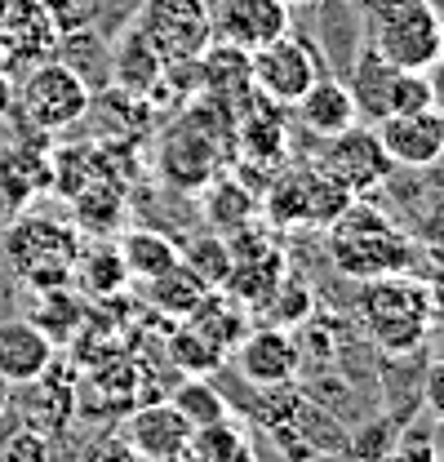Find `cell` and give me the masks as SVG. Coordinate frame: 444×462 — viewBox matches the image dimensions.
Returning <instances> with one entry per match:
<instances>
[{
  "instance_id": "603a6c76",
  "label": "cell",
  "mask_w": 444,
  "mask_h": 462,
  "mask_svg": "<svg viewBox=\"0 0 444 462\" xmlns=\"http://www.w3.org/2000/svg\"><path fill=\"white\" fill-rule=\"evenodd\" d=\"M71 205H76L80 236H111V227L125 218V196H120V182H111V178H94L89 187H80L71 196Z\"/></svg>"
},
{
  "instance_id": "d6a6232c",
  "label": "cell",
  "mask_w": 444,
  "mask_h": 462,
  "mask_svg": "<svg viewBox=\"0 0 444 462\" xmlns=\"http://www.w3.org/2000/svg\"><path fill=\"white\" fill-rule=\"evenodd\" d=\"M0 462H50V436L32 431V427H18L5 449H0Z\"/></svg>"
},
{
  "instance_id": "ab89813d",
  "label": "cell",
  "mask_w": 444,
  "mask_h": 462,
  "mask_svg": "<svg viewBox=\"0 0 444 462\" xmlns=\"http://www.w3.org/2000/svg\"><path fill=\"white\" fill-rule=\"evenodd\" d=\"M374 462H418V458H409L404 449H395V454H378V458H374Z\"/></svg>"
},
{
  "instance_id": "d6986e66",
  "label": "cell",
  "mask_w": 444,
  "mask_h": 462,
  "mask_svg": "<svg viewBox=\"0 0 444 462\" xmlns=\"http://www.w3.org/2000/svg\"><path fill=\"white\" fill-rule=\"evenodd\" d=\"M395 76H400V67H391L387 58L374 54V50H365V54L356 58L347 89H351V98H356V112L365 116L369 125H378V120H387L391 116V89H395Z\"/></svg>"
},
{
  "instance_id": "277c9868",
  "label": "cell",
  "mask_w": 444,
  "mask_h": 462,
  "mask_svg": "<svg viewBox=\"0 0 444 462\" xmlns=\"http://www.w3.org/2000/svg\"><path fill=\"white\" fill-rule=\"evenodd\" d=\"M369 50L400 71H427L444 54V18L431 0H369Z\"/></svg>"
},
{
  "instance_id": "2e32d148",
  "label": "cell",
  "mask_w": 444,
  "mask_h": 462,
  "mask_svg": "<svg viewBox=\"0 0 444 462\" xmlns=\"http://www.w3.org/2000/svg\"><path fill=\"white\" fill-rule=\"evenodd\" d=\"M293 112H298V125H302L307 134H316L320 143L333 138V134H342V129H351V125L360 120L347 80H333V76H316L311 89L293 103Z\"/></svg>"
},
{
  "instance_id": "1f68e13d",
  "label": "cell",
  "mask_w": 444,
  "mask_h": 462,
  "mask_svg": "<svg viewBox=\"0 0 444 462\" xmlns=\"http://www.w3.org/2000/svg\"><path fill=\"white\" fill-rule=\"evenodd\" d=\"M431 107V89H427V71H400L395 89H391V116L395 112H427Z\"/></svg>"
},
{
  "instance_id": "d4e9b609",
  "label": "cell",
  "mask_w": 444,
  "mask_h": 462,
  "mask_svg": "<svg viewBox=\"0 0 444 462\" xmlns=\"http://www.w3.org/2000/svg\"><path fill=\"white\" fill-rule=\"evenodd\" d=\"M205 209H209V223L218 236L249 227L254 223V191L231 182V178H209V196H205Z\"/></svg>"
},
{
  "instance_id": "7bdbcfd3",
  "label": "cell",
  "mask_w": 444,
  "mask_h": 462,
  "mask_svg": "<svg viewBox=\"0 0 444 462\" xmlns=\"http://www.w3.org/2000/svg\"><path fill=\"white\" fill-rule=\"evenodd\" d=\"M427 462H440V458H427Z\"/></svg>"
},
{
  "instance_id": "4dcf8cb0",
  "label": "cell",
  "mask_w": 444,
  "mask_h": 462,
  "mask_svg": "<svg viewBox=\"0 0 444 462\" xmlns=\"http://www.w3.org/2000/svg\"><path fill=\"white\" fill-rule=\"evenodd\" d=\"M173 365H182L187 374H209L222 365V351L214 343H205L191 325H182V334H173Z\"/></svg>"
},
{
  "instance_id": "30bf717a",
  "label": "cell",
  "mask_w": 444,
  "mask_h": 462,
  "mask_svg": "<svg viewBox=\"0 0 444 462\" xmlns=\"http://www.w3.org/2000/svg\"><path fill=\"white\" fill-rule=\"evenodd\" d=\"M316 165L329 173V178H338L351 196H369V191H378L391 173H395L391 156L383 152V143H378V134L365 129V125H351V129H342V134L325 138V152H320Z\"/></svg>"
},
{
  "instance_id": "f1b7e54d",
  "label": "cell",
  "mask_w": 444,
  "mask_h": 462,
  "mask_svg": "<svg viewBox=\"0 0 444 462\" xmlns=\"http://www.w3.org/2000/svg\"><path fill=\"white\" fill-rule=\"evenodd\" d=\"M258 311L267 316V325H280V329L302 325V320H307V311H311V293L298 285V281H280V285L267 293V302H263Z\"/></svg>"
},
{
  "instance_id": "cb8c5ba5",
  "label": "cell",
  "mask_w": 444,
  "mask_h": 462,
  "mask_svg": "<svg viewBox=\"0 0 444 462\" xmlns=\"http://www.w3.org/2000/svg\"><path fill=\"white\" fill-rule=\"evenodd\" d=\"M120 258H125V272H129V281H152V276H161V272H169L173 263H178V245L169 240V236H161V231H129L120 245Z\"/></svg>"
},
{
  "instance_id": "836d02e7",
  "label": "cell",
  "mask_w": 444,
  "mask_h": 462,
  "mask_svg": "<svg viewBox=\"0 0 444 462\" xmlns=\"http://www.w3.org/2000/svg\"><path fill=\"white\" fill-rule=\"evenodd\" d=\"M422 404L431 409V418H444V360L431 365L422 378Z\"/></svg>"
},
{
  "instance_id": "ac0fdd59",
  "label": "cell",
  "mask_w": 444,
  "mask_h": 462,
  "mask_svg": "<svg viewBox=\"0 0 444 462\" xmlns=\"http://www.w3.org/2000/svg\"><path fill=\"white\" fill-rule=\"evenodd\" d=\"M14 409H18L23 427H32V431H41V436H58V431L71 422V413H76V392H71L67 383L50 378V374H41V378L23 383Z\"/></svg>"
},
{
  "instance_id": "b9f144b4",
  "label": "cell",
  "mask_w": 444,
  "mask_h": 462,
  "mask_svg": "<svg viewBox=\"0 0 444 462\" xmlns=\"http://www.w3.org/2000/svg\"><path fill=\"white\" fill-rule=\"evenodd\" d=\"M5 404H9V392H5V383H0V413H5Z\"/></svg>"
},
{
  "instance_id": "ffe728a7",
  "label": "cell",
  "mask_w": 444,
  "mask_h": 462,
  "mask_svg": "<svg viewBox=\"0 0 444 462\" xmlns=\"http://www.w3.org/2000/svg\"><path fill=\"white\" fill-rule=\"evenodd\" d=\"M165 71V58L152 50V41L138 32V23L111 45V80L129 94H147L152 80Z\"/></svg>"
},
{
  "instance_id": "5bb4252c",
  "label": "cell",
  "mask_w": 444,
  "mask_h": 462,
  "mask_svg": "<svg viewBox=\"0 0 444 462\" xmlns=\"http://www.w3.org/2000/svg\"><path fill=\"white\" fill-rule=\"evenodd\" d=\"M191 431L196 427L169 401L143 404L125 422V440H129V449L143 462H182L187 458V445H191Z\"/></svg>"
},
{
  "instance_id": "52a82bcc",
  "label": "cell",
  "mask_w": 444,
  "mask_h": 462,
  "mask_svg": "<svg viewBox=\"0 0 444 462\" xmlns=\"http://www.w3.org/2000/svg\"><path fill=\"white\" fill-rule=\"evenodd\" d=\"M320 71H325V62L316 54V45L302 41L293 27L284 36H276L272 45L249 54V85H254V94L267 98V103H280V107H293L311 89V80Z\"/></svg>"
},
{
  "instance_id": "5b68a950",
  "label": "cell",
  "mask_w": 444,
  "mask_h": 462,
  "mask_svg": "<svg viewBox=\"0 0 444 462\" xmlns=\"http://www.w3.org/2000/svg\"><path fill=\"white\" fill-rule=\"evenodd\" d=\"M89 107H94V89L62 58L32 62V71L18 85V103H14V112H23V120L36 134H62V129L80 125Z\"/></svg>"
},
{
  "instance_id": "8fae6325",
  "label": "cell",
  "mask_w": 444,
  "mask_h": 462,
  "mask_svg": "<svg viewBox=\"0 0 444 462\" xmlns=\"http://www.w3.org/2000/svg\"><path fill=\"white\" fill-rule=\"evenodd\" d=\"M209 27H214V41L254 54L289 32V5L284 0H218L209 5Z\"/></svg>"
},
{
  "instance_id": "8d00e7d4",
  "label": "cell",
  "mask_w": 444,
  "mask_h": 462,
  "mask_svg": "<svg viewBox=\"0 0 444 462\" xmlns=\"http://www.w3.org/2000/svg\"><path fill=\"white\" fill-rule=\"evenodd\" d=\"M14 103H18V85H14V76L0 67V120L14 116Z\"/></svg>"
},
{
  "instance_id": "484cf974",
  "label": "cell",
  "mask_w": 444,
  "mask_h": 462,
  "mask_svg": "<svg viewBox=\"0 0 444 462\" xmlns=\"http://www.w3.org/2000/svg\"><path fill=\"white\" fill-rule=\"evenodd\" d=\"M36 329H45L54 343H67L71 334H76V325H80V302H76V293H67L62 289H41V302H36V311L27 316Z\"/></svg>"
},
{
  "instance_id": "74e56055",
  "label": "cell",
  "mask_w": 444,
  "mask_h": 462,
  "mask_svg": "<svg viewBox=\"0 0 444 462\" xmlns=\"http://www.w3.org/2000/svg\"><path fill=\"white\" fill-rule=\"evenodd\" d=\"M427 298H431V311L444 316V263H436V272L427 276Z\"/></svg>"
},
{
  "instance_id": "4fadbf2b",
  "label": "cell",
  "mask_w": 444,
  "mask_h": 462,
  "mask_svg": "<svg viewBox=\"0 0 444 462\" xmlns=\"http://www.w3.org/2000/svg\"><path fill=\"white\" fill-rule=\"evenodd\" d=\"M231 356H236L240 378H245V383H254V387L293 383V374H298V365H302L298 343H293V338H289V329H280V325L245 329V334L236 338V346H231Z\"/></svg>"
},
{
  "instance_id": "9a60e30c",
  "label": "cell",
  "mask_w": 444,
  "mask_h": 462,
  "mask_svg": "<svg viewBox=\"0 0 444 462\" xmlns=\"http://www.w3.org/2000/svg\"><path fill=\"white\" fill-rule=\"evenodd\" d=\"M58 360V343L36 329L32 320H9L0 325V383L5 387H23L41 374H50Z\"/></svg>"
},
{
  "instance_id": "8992f818",
  "label": "cell",
  "mask_w": 444,
  "mask_h": 462,
  "mask_svg": "<svg viewBox=\"0 0 444 462\" xmlns=\"http://www.w3.org/2000/svg\"><path fill=\"white\" fill-rule=\"evenodd\" d=\"M351 200L356 196L338 178H329L316 161L311 165H293L289 173H276L272 187H267V214H272L276 227H298V223L329 227Z\"/></svg>"
},
{
  "instance_id": "e0dca14e",
  "label": "cell",
  "mask_w": 444,
  "mask_h": 462,
  "mask_svg": "<svg viewBox=\"0 0 444 462\" xmlns=\"http://www.w3.org/2000/svg\"><path fill=\"white\" fill-rule=\"evenodd\" d=\"M45 147V143H41ZM36 143H18L0 152V205L5 209H27L36 191L50 187V156Z\"/></svg>"
},
{
  "instance_id": "f35d334b",
  "label": "cell",
  "mask_w": 444,
  "mask_h": 462,
  "mask_svg": "<svg viewBox=\"0 0 444 462\" xmlns=\"http://www.w3.org/2000/svg\"><path fill=\"white\" fill-rule=\"evenodd\" d=\"M431 458L444 462V418H436V431H431Z\"/></svg>"
},
{
  "instance_id": "4316f807",
  "label": "cell",
  "mask_w": 444,
  "mask_h": 462,
  "mask_svg": "<svg viewBox=\"0 0 444 462\" xmlns=\"http://www.w3.org/2000/svg\"><path fill=\"white\" fill-rule=\"evenodd\" d=\"M182 263H187V267H191L209 289H222L227 285V276H231V263H236V258H231L227 236L214 231V236H196V240L182 249Z\"/></svg>"
},
{
  "instance_id": "7402d4cb",
  "label": "cell",
  "mask_w": 444,
  "mask_h": 462,
  "mask_svg": "<svg viewBox=\"0 0 444 462\" xmlns=\"http://www.w3.org/2000/svg\"><path fill=\"white\" fill-rule=\"evenodd\" d=\"M147 285V302L156 307V311H165V316H173V320H187L196 307H200V298L209 293V285L178 258L169 272H161V276H152V281H143Z\"/></svg>"
},
{
  "instance_id": "ba28073f",
  "label": "cell",
  "mask_w": 444,
  "mask_h": 462,
  "mask_svg": "<svg viewBox=\"0 0 444 462\" xmlns=\"http://www.w3.org/2000/svg\"><path fill=\"white\" fill-rule=\"evenodd\" d=\"M134 23H138V32L152 41V50L165 62L200 58L214 45L209 0H143Z\"/></svg>"
},
{
  "instance_id": "9c48e42d",
  "label": "cell",
  "mask_w": 444,
  "mask_h": 462,
  "mask_svg": "<svg viewBox=\"0 0 444 462\" xmlns=\"http://www.w3.org/2000/svg\"><path fill=\"white\" fill-rule=\"evenodd\" d=\"M156 165L165 173V182L182 187V191H200V187H209V178H218V129L196 103L165 134Z\"/></svg>"
},
{
  "instance_id": "7c38bea8",
  "label": "cell",
  "mask_w": 444,
  "mask_h": 462,
  "mask_svg": "<svg viewBox=\"0 0 444 462\" xmlns=\"http://www.w3.org/2000/svg\"><path fill=\"white\" fill-rule=\"evenodd\" d=\"M383 152L400 170H436L444 161V116L440 112H395L374 125Z\"/></svg>"
},
{
  "instance_id": "f546056e",
  "label": "cell",
  "mask_w": 444,
  "mask_h": 462,
  "mask_svg": "<svg viewBox=\"0 0 444 462\" xmlns=\"http://www.w3.org/2000/svg\"><path fill=\"white\" fill-rule=\"evenodd\" d=\"M413 245H422L427 254H436L444 263V182L440 187H431V196H427V205L418 209V218H413V236H409Z\"/></svg>"
},
{
  "instance_id": "3957f363",
  "label": "cell",
  "mask_w": 444,
  "mask_h": 462,
  "mask_svg": "<svg viewBox=\"0 0 444 462\" xmlns=\"http://www.w3.org/2000/svg\"><path fill=\"white\" fill-rule=\"evenodd\" d=\"M80 245H85V236L76 231V223L18 209V218L5 231V267L14 272V281H23L36 293L41 289H62L71 285Z\"/></svg>"
},
{
  "instance_id": "44dd1931",
  "label": "cell",
  "mask_w": 444,
  "mask_h": 462,
  "mask_svg": "<svg viewBox=\"0 0 444 462\" xmlns=\"http://www.w3.org/2000/svg\"><path fill=\"white\" fill-rule=\"evenodd\" d=\"M71 281L80 289H89V293H98V298H111V293H120L129 285V272H125V258L107 236H94V245H80Z\"/></svg>"
},
{
  "instance_id": "60d3db41",
  "label": "cell",
  "mask_w": 444,
  "mask_h": 462,
  "mask_svg": "<svg viewBox=\"0 0 444 462\" xmlns=\"http://www.w3.org/2000/svg\"><path fill=\"white\" fill-rule=\"evenodd\" d=\"M289 9H307V5H320V0H284Z\"/></svg>"
},
{
  "instance_id": "6da1fadb",
  "label": "cell",
  "mask_w": 444,
  "mask_h": 462,
  "mask_svg": "<svg viewBox=\"0 0 444 462\" xmlns=\"http://www.w3.org/2000/svg\"><path fill=\"white\" fill-rule=\"evenodd\" d=\"M325 249H329L333 272L347 281H360V285L413 267L409 231L395 227L378 205H369L360 196L325 227Z\"/></svg>"
},
{
  "instance_id": "d590c367",
  "label": "cell",
  "mask_w": 444,
  "mask_h": 462,
  "mask_svg": "<svg viewBox=\"0 0 444 462\" xmlns=\"http://www.w3.org/2000/svg\"><path fill=\"white\" fill-rule=\"evenodd\" d=\"M427 89H431V112L444 116V54L427 67Z\"/></svg>"
},
{
  "instance_id": "83f0119b",
  "label": "cell",
  "mask_w": 444,
  "mask_h": 462,
  "mask_svg": "<svg viewBox=\"0 0 444 462\" xmlns=\"http://www.w3.org/2000/svg\"><path fill=\"white\" fill-rule=\"evenodd\" d=\"M169 404H173L191 427H209V422H222V418H227V401L205 383V374H191V378L173 392Z\"/></svg>"
},
{
  "instance_id": "7a4b0ae2",
  "label": "cell",
  "mask_w": 444,
  "mask_h": 462,
  "mask_svg": "<svg viewBox=\"0 0 444 462\" xmlns=\"http://www.w3.org/2000/svg\"><path fill=\"white\" fill-rule=\"evenodd\" d=\"M360 320H365V334L387 356L422 351L431 329H436L427 281H418L409 272H391V276H378V281H365V289H360Z\"/></svg>"
},
{
  "instance_id": "e575fe53",
  "label": "cell",
  "mask_w": 444,
  "mask_h": 462,
  "mask_svg": "<svg viewBox=\"0 0 444 462\" xmlns=\"http://www.w3.org/2000/svg\"><path fill=\"white\" fill-rule=\"evenodd\" d=\"M89 462H143L134 449H129V440L120 436V440H103L94 454H89Z\"/></svg>"
}]
</instances>
